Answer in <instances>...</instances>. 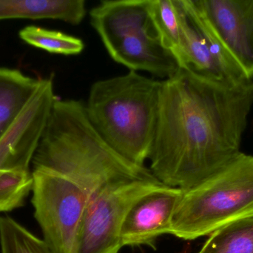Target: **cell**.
I'll use <instances>...</instances> for the list:
<instances>
[{"label":"cell","instance_id":"obj_15","mask_svg":"<svg viewBox=\"0 0 253 253\" xmlns=\"http://www.w3.org/2000/svg\"><path fill=\"white\" fill-rule=\"evenodd\" d=\"M199 253H253V216L227 224L210 235Z\"/></svg>","mask_w":253,"mask_h":253},{"label":"cell","instance_id":"obj_5","mask_svg":"<svg viewBox=\"0 0 253 253\" xmlns=\"http://www.w3.org/2000/svg\"><path fill=\"white\" fill-rule=\"evenodd\" d=\"M165 186L160 181L114 183L89 199L71 253H119L123 222L141 197Z\"/></svg>","mask_w":253,"mask_h":253},{"label":"cell","instance_id":"obj_14","mask_svg":"<svg viewBox=\"0 0 253 253\" xmlns=\"http://www.w3.org/2000/svg\"><path fill=\"white\" fill-rule=\"evenodd\" d=\"M40 82L19 70L0 68V139L29 102Z\"/></svg>","mask_w":253,"mask_h":253},{"label":"cell","instance_id":"obj_12","mask_svg":"<svg viewBox=\"0 0 253 253\" xmlns=\"http://www.w3.org/2000/svg\"><path fill=\"white\" fill-rule=\"evenodd\" d=\"M174 1L178 11L180 26V68L192 70L209 78L229 83L208 43L189 16L182 0Z\"/></svg>","mask_w":253,"mask_h":253},{"label":"cell","instance_id":"obj_3","mask_svg":"<svg viewBox=\"0 0 253 253\" xmlns=\"http://www.w3.org/2000/svg\"><path fill=\"white\" fill-rule=\"evenodd\" d=\"M162 81L137 71L92 85L86 114L93 127L120 155L144 166L154 141Z\"/></svg>","mask_w":253,"mask_h":253},{"label":"cell","instance_id":"obj_16","mask_svg":"<svg viewBox=\"0 0 253 253\" xmlns=\"http://www.w3.org/2000/svg\"><path fill=\"white\" fill-rule=\"evenodd\" d=\"M150 13L162 46L175 58L178 63L181 57V38L175 1L151 0Z\"/></svg>","mask_w":253,"mask_h":253},{"label":"cell","instance_id":"obj_6","mask_svg":"<svg viewBox=\"0 0 253 253\" xmlns=\"http://www.w3.org/2000/svg\"><path fill=\"white\" fill-rule=\"evenodd\" d=\"M32 204L44 240L56 253H71L88 195L65 175L34 169Z\"/></svg>","mask_w":253,"mask_h":253},{"label":"cell","instance_id":"obj_7","mask_svg":"<svg viewBox=\"0 0 253 253\" xmlns=\"http://www.w3.org/2000/svg\"><path fill=\"white\" fill-rule=\"evenodd\" d=\"M56 98L51 77L40 79L35 93L0 139V172L30 170Z\"/></svg>","mask_w":253,"mask_h":253},{"label":"cell","instance_id":"obj_4","mask_svg":"<svg viewBox=\"0 0 253 253\" xmlns=\"http://www.w3.org/2000/svg\"><path fill=\"white\" fill-rule=\"evenodd\" d=\"M253 216V156L241 153L222 170L182 190L169 234L184 240L209 236Z\"/></svg>","mask_w":253,"mask_h":253},{"label":"cell","instance_id":"obj_1","mask_svg":"<svg viewBox=\"0 0 253 253\" xmlns=\"http://www.w3.org/2000/svg\"><path fill=\"white\" fill-rule=\"evenodd\" d=\"M253 105V80L230 83L180 68L162 81L152 174L187 190L222 170L242 153Z\"/></svg>","mask_w":253,"mask_h":253},{"label":"cell","instance_id":"obj_11","mask_svg":"<svg viewBox=\"0 0 253 253\" xmlns=\"http://www.w3.org/2000/svg\"><path fill=\"white\" fill-rule=\"evenodd\" d=\"M107 51L115 62L129 71H147L168 79L180 69L176 59L162 46L157 35L132 34L122 39Z\"/></svg>","mask_w":253,"mask_h":253},{"label":"cell","instance_id":"obj_10","mask_svg":"<svg viewBox=\"0 0 253 253\" xmlns=\"http://www.w3.org/2000/svg\"><path fill=\"white\" fill-rule=\"evenodd\" d=\"M150 1L108 0L101 1L90 10V24L99 34L105 49L132 34L158 35L150 13Z\"/></svg>","mask_w":253,"mask_h":253},{"label":"cell","instance_id":"obj_9","mask_svg":"<svg viewBox=\"0 0 253 253\" xmlns=\"http://www.w3.org/2000/svg\"><path fill=\"white\" fill-rule=\"evenodd\" d=\"M181 194V189L164 186L137 201L123 222L122 247H154L159 236L169 234L172 215Z\"/></svg>","mask_w":253,"mask_h":253},{"label":"cell","instance_id":"obj_18","mask_svg":"<svg viewBox=\"0 0 253 253\" xmlns=\"http://www.w3.org/2000/svg\"><path fill=\"white\" fill-rule=\"evenodd\" d=\"M0 248L1 253H56L9 216L0 217Z\"/></svg>","mask_w":253,"mask_h":253},{"label":"cell","instance_id":"obj_19","mask_svg":"<svg viewBox=\"0 0 253 253\" xmlns=\"http://www.w3.org/2000/svg\"><path fill=\"white\" fill-rule=\"evenodd\" d=\"M33 186L34 178L30 170L0 172V212H8L22 206Z\"/></svg>","mask_w":253,"mask_h":253},{"label":"cell","instance_id":"obj_13","mask_svg":"<svg viewBox=\"0 0 253 253\" xmlns=\"http://www.w3.org/2000/svg\"><path fill=\"white\" fill-rule=\"evenodd\" d=\"M86 13L84 0H0V21L58 19L77 25Z\"/></svg>","mask_w":253,"mask_h":253},{"label":"cell","instance_id":"obj_17","mask_svg":"<svg viewBox=\"0 0 253 253\" xmlns=\"http://www.w3.org/2000/svg\"><path fill=\"white\" fill-rule=\"evenodd\" d=\"M22 41L49 53L63 55H77L82 53L84 44L81 39L60 31L30 26L22 28L19 33Z\"/></svg>","mask_w":253,"mask_h":253},{"label":"cell","instance_id":"obj_8","mask_svg":"<svg viewBox=\"0 0 253 253\" xmlns=\"http://www.w3.org/2000/svg\"><path fill=\"white\" fill-rule=\"evenodd\" d=\"M221 43L253 80V0H194Z\"/></svg>","mask_w":253,"mask_h":253},{"label":"cell","instance_id":"obj_2","mask_svg":"<svg viewBox=\"0 0 253 253\" xmlns=\"http://www.w3.org/2000/svg\"><path fill=\"white\" fill-rule=\"evenodd\" d=\"M32 164L68 177L89 198L114 183L159 181L150 169L116 152L93 127L84 104L75 100L56 98Z\"/></svg>","mask_w":253,"mask_h":253}]
</instances>
